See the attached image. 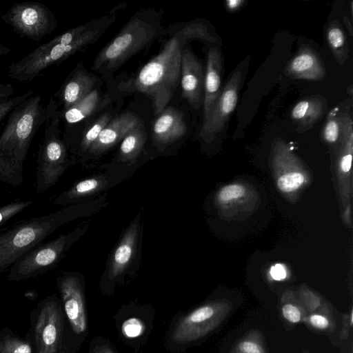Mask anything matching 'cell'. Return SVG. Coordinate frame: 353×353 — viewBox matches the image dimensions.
<instances>
[{
    "instance_id": "obj_40",
    "label": "cell",
    "mask_w": 353,
    "mask_h": 353,
    "mask_svg": "<svg viewBox=\"0 0 353 353\" xmlns=\"http://www.w3.org/2000/svg\"><path fill=\"white\" fill-rule=\"evenodd\" d=\"M93 353H114L108 346L107 345H101L96 347Z\"/></svg>"
},
{
    "instance_id": "obj_27",
    "label": "cell",
    "mask_w": 353,
    "mask_h": 353,
    "mask_svg": "<svg viewBox=\"0 0 353 353\" xmlns=\"http://www.w3.org/2000/svg\"><path fill=\"white\" fill-rule=\"evenodd\" d=\"M33 203L32 201H15L0 206V226L6 224L15 216Z\"/></svg>"
},
{
    "instance_id": "obj_19",
    "label": "cell",
    "mask_w": 353,
    "mask_h": 353,
    "mask_svg": "<svg viewBox=\"0 0 353 353\" xmlns=\"http://www.w3.org/2000/svg\"><path fill=\"white\" fill-rule=\"evenodd\" d=\"M138 236V223H133L125 232L112 256L110 276L114 279L121 274L130 264L136 248Z\"/></svg>"
},
{
    "instance_id": "obj_33",
    "label": "cell",
    "mask_w": 353,
    "mask_h": 353,
    "mask_svg": "<svg viewBox=\"0 0 353 353\" xmlns=\"http://www.w3.org/2000/svg\"><path fill=\"white\" fill-rule=\"evenodd\" d=\"M284 318L288 321L296 323L300 321L301 314L299 308L292 304H285L282 307Z\"/></svg>"
},
{
    "instance_id": "obj_16",
    "label": "cell",
    "mask_w": 353,
    "mask_h": 353,
    "mask_svg": "<svg viewBox=\"0 0 353 353\" xmlns=\"http://www.w3.org/2000/svg\"><path fill=\"white\" fill-rule=\"evenodd\" d=\"M95 82L94 76L83 70L81 67H77L68 77L57 94L63 104V112L90 94L94 90Z\"/></svg>"
},
{
    "instance_id": "obj_21",
    "label": "cell",
    "mask_w": 353,
    "mask_h": 353,
    "mask_svg": "<svg viewBox=\"0 0 353 353\" xmlns=\"http://www.w3.org/2000/svg\"><path fill=\"white\" fill-rule=\"evenodd\" d=\"M105 185V181L99 177L86 179L78 182L68 190L61 193L54 200L55 205H67L86 196Z\"/></svg>"
},
{
    "instance_id": "obj_14",
    "label": "cell",
    "mask_w": 353,
    "mask_h": 353,
    "mask_svg": "<svg viewBox=\"0 0 353 353\" xmlns=\"http://www.w3.org/2000/svg\"><path fill=\"white\" fill-rule=\"evenodd\" d=\"M141 118L129 111L112 119L100 133L89 150L93 154H100L110 149L137 126L143 124Z\"/></svg>"
},
{
    "instance_id": "obj_17",
    "label": "cell",
    "mask_w": 353,
    "mask_h": 353,
    "mask_svg": "<svg viewBox=\"0 0 353 353\" xmlns=\"http://www.w3.org/2000/svg\"><path fill=\"white\" fill-rule=\"evenodd\" d=\"M157 116L152 127L153 137L157 142L170 143L186 133L187 125L183 115L177 109L167 106Z\"/></svg>"
},
{
    "instance_id": "obj_38",
    "label": "cell",
    "mask_w": 353,
    "mask_h": 353,
    "mask_svg": "<svg viewBox=\"0 0 353 353\" xmlns=\"http://www.w3.org/2000/svg\"><path fill=\"white\" fill-rule=\"evenodd\" d=\"M245 3V1L242 0H228L225 1V8L230 12H235L239 10Z\"/></svg>"
},
{
    "instance_id": "obj_1",
    "label": "cell",
    "mask_w": 353,
    "mask_h": 353,
    "mask_svg": "<svg viewBox=\"0 0 353 353\" xmlns=\"http://www.w3.org/2000/svg\"><path fill=\"white\" fill-rule=\"evenodd\" d=\"M192 39L215 42L216 39L200 22H192L176 30L161 52L132 77L121 83L124 92H138L150 98L154 114L167 107L181 80V54Z\"/></svg>"
},
{
    "instance_id": "obj_12",
    "label": "cell",
    "mask_w": 353,
    "mask_h": 353,
    "mask_svg": "<svg viewBox=\"0 0 353 353\" xmlns=\"http://www.w3.org/2000/svg\"><path fill=\"white\" fill-rule=\"evenodd\" d=\"M241 82V72L236 69L221 89L208 121L202 125L203 134L218 133L224 128L236 106Z\"/></svg>"
},
{
    "instance_id": "obj_10",
    "label": "cell",
    "mask_w": 353,
    "mask_h": 353,
    "mask_svg": "<svg viewBox=\"0 0 353 353\" xmlns=\"http://www.w3.org/2000/svg\"><path fill=\"white\" fill-rule=\"evenodd\" d=\"M223 306L209 303L197 307L181 318L176 324L171 338L178 343L195 341L210 332L220 321Z\"/></svg>"
},
{
    "instance_id": "obj_25",
    "label": "cell",
    "mask_w": 353,
    "mask_h": 353,
    "mask_svg": "<svg viewBox=\"0 0 353 353\" xmlns=\"http://www.w3.org/2000/svg\"><path fill=\"white\" fill-rule=\"evenodd\" d=\"M327 40L336 61L342 65L348 54V46L344 31L338 23H332L329 26Z\"/></svg>"
},
{
    "instance_id": "obj_3",
    "label": "cell",
    "mask_w": 353,
    "mask_h": 353,
    "mask_svg": "<svg viewBox=\"0 0 353 353\" xmlns=\"http://www.w3.org/2000/svg\"><path fill=\"white\" fill-rule=\"evenodd\" d=\"M84 25L72 28L40 45L18 61L8 66L10 78L30 83L49 68L57 65L97 39L101 30Z\"/></svg>"
},
{
    "instance_id": "obj_9",
    "label": "cell",
    "mask_w": 353,
    "mask_h": 353,
    "mask_svg": "<svg viewBox=\"0 0 353 353\" xmlns=\"http://www.w3.org/2000/svg\"><path fill=\"white\" fill-rule=\"evenodd\" d=\"M1 19L20 37L34 41L52 33L58 25L51 10L38 1L15 3L1 16Z\"/></svg>"
},
{
    "instance_id": "obj_7",
    "label": "cell",
    "mask_w": 353,
    "mask_h": 353,
    "mask_svg": "<svg viewBox=\"0 0 353 353\" xmlns=\"http://www.w3.org/2000/svg\"><path fill=\"white\" fill-rule=\"evenodd\" d=\"M64 331L63 312L57 294L43 299L30 312L27 336L34 353H60Z\"/></svg>"
},
{
    "instance_id": "obj_39",
    "label": "cell",
    "mask_w": 353,
    "mask_h": 353,
    "mask_svg": "<svg viewBox=\"0 0 353 353\" xmlns=\"http://www.w3.org/2000/svg\"><path fill=\"white\" fill-rule=\"evenodd\" d=\"M352 154H347L343 156L341 161V168L344 172L350 171L352 163Z\"/></svg>"
},
{
    "instance_id": "obj_41",
    "label": "cell",
    "mask_w": 353,
    "mask_h": 353,
    "mask_svg": "<svg viewBox=\"0 0 353 353\" xmlns=\"http://www.w3.org/2000/svg\"><path fill=\"white\" fill-rule=\"evenodd\" d=\"M10 51L11 49L10 48L0 43V59L7 55Z\"/></svg>"
},
{
    "instance_id": "obj_30",
    "label": "cell",
    "mask_w": 353,
    "mask_h": 353,
    "mask_svg": "<svg viewBox=\"0 0 353 353\" xmlns=\"http://www.w3.org/2000/svg\"><path fill=\"white\" fill-rule=\"evenodd\" d=\"M34 94L32 90H28L22 94L10 98L6 101L0 103V122L8 115L14 108Z\"/></svg>"
},
{
    "instance_id": "obj_31",
    "label": "cell",
    "mask_w": 353,
    "mask_h": 353,
    "mask_svg": "<svg viewBox=\"0 0 353 353\" xmlns=\"http://www.w3.org/2000/svg\"><path fill=\"white\" fill-rule=\"evenodd\" d=\"M245 193V188L241 185L232 184L223 188L218 195L221 202H228L241 197Z\"/></svg>"
},
{
    "instance_id": "obj_36",
    "label": "cell",
    "mask_w": 353,
    "mask_h": 353,
    "mask_svg": "<svg viewBox=\"0 0 353 353\" xmlns=\"http://www.w3.org/2000/svg\"><path fill=\"white\" fill-rule=\"evenodd\" d=\"M272 278L276 281H281L287 276L285 267L281 264H276L270 270Z\"/></svg>"
},
{
    "instance_id": "obj_26",
    "label": "cell",
    "mask_w": 353,
    "mask_h": 353,
    "mask_svg": "<svg viewBox=\"0 0 353 353\" xmlns=\"http://www.w3.org/2000/svg\"><path fill=\"white\" fill-rule=\"evenodd\" d=\"M111 119V114L108 112L103 113L85 129L80 143L81 148L83 151H88L90 149V146L97 140L101 131Z\"/></svg>"
},
{
    "instance_id": "obj_15",
    "label": "cell",
    "mask_w": 353,
    "mask_h": 353,
    "mask_svg": "<svg viewBox=\"0 0 353 353\" xmlns=\"http://www.w3.org/2000/svg\"><path fill=\"white\" fill-rule=\"evenodd\" d=\"M222 54L217 48L207 54L203 90V121L208 119L221 91Z\"/></svg>"
},
{
    "instance_id": "obj_11",
    "label": "cell",
    "mask_w": 353,
    "mask_h": 353,
    "mask_svg": "<svg viewBox=\"0 0 353 353\" xmlns=\"http://www.w3.org/2000/svg\"><path fill=\"white\" fill-rule=\"evenodd\" d=\"M63 310L72 331L79 335L87 329L82 288L77 276L66 274L57 279Z\"/></svg>"
},
{
    "instance_id": "obj_24",
    "label": "cell",
    "mask_w": 353,
    "mask_h": 353,
    "mask_svg": "<svg viewBox=\"0 0 353 353\" xmlns=\"http://www.w3.org/2000/svg\"><path fill=\"white\" fill-rule=\"evenodd\" d=\"M323 105L316 99L302 100L292 108L291 117L294 121L309 125L317 121L322 115Z\"/></svg>"
},
{
    "instance_id": "obj_8",
    "label": "cell",
    "mask_w": 353,
    "mask_h": 353,
    "mask_svg": "<svg viewBox=\"0 0 353 353\" xmlns=\"http://www.w3.org/2000/svg\"><path fill=\"white\" fill-rule=\"evenodd\" d=\"M78 234L79 232L76 230L38 245L20 257L10 268L8 281H25L52 270L61 261Z\"/></svg>"
},
{
    "instance_id": "obj_37",
    "label": "cell",
    "mask_w": 353,
    "mask_h": 353,
    "mask_svg": "<svg viewBox=\"0 0 353 353\" xmlns=\"http://www.w3.org/2000/svg\"><path fill=\"white\" fill-rule=\"evenodd\" d=\"M311 324L321 330L325 329L329 325V321L327 318L320 314H313L310 318Z\"/></svg>"
},
{
    "instance_id": "obj_29",
    "label": "cell",
    "mask_w": 353,
    "mask_h": 353,
    "mask_svg": "<svg viewBox=\"0 0 353 353\" xmlns=\"http://www.w3.org/2000/svg\"><path fill=\"white\" fill-rule=\"evenodd\" d=\"M304 176L299 172H291L281 176L277 181L279 188L283 192L298 189L304 182Z\"/></svg>"
},
{
    "instance_id": "obj_34",
    "label": "cell",
    "mask_w": 353,
    "mask_h": 353,
    "mask_svg": "<svg viewBox=\"0 0 353 353\" xmlns=\"http://www.w3.org/2000/svg\"><path fill=\"white\" fill-rule=\"evenodd\" d=\"M242 353H264L263 350L257 343L251 341H243L239 344Z\"/></svg>"
},
{
    "instance_id": "obj_4",
    "label": "cell",
    "mask_w": 353,
    "mask_h": 353,
    "mask_svg": "<svg viewBox=\"0 0 353 353\" xmlns=\"http://www.w3.org/2000/svg\"><path fill=\"white\" fill-rule=\"evenodd\" d=\"M70 212L68 210H63L35 216L0 232V274L42 243L70 219Z\"/></svg>"
},
{
    "instance_id": "obj_18",
    "label": "cell",
    "mask_w": 353,
    "mask_h": 353,
    "mask_svg": "<svg viewBox=\"0 0 353 353\" xmlns=\"http://www.w3.org/2000/svg\"><path fill=\"white\" fill-rule=\"evenodd\" d=\"M292 78L319 81L324 78L325 70L319 57L312 50L305 49L296 54L287 68Z\"/></svg>"
},
{
    "instance_id": "obj_13",
    "label": "cell",
    "mask_w": 353,
    "mask_h": 353,
    "mask_svg": "<svg viewBox=\"0 0 353 353\" xmlns=\"http://www.w3.org/2000/svg\"><path fill=\"white\" fill-rule=\"evenodd\" d=\"M205 69L188 48H184L181 54V85L182 97L194 109L203 105Z\"/></svg>"
},
{
    "instance_id": "obj_6",
    "label": "cell",
    "mask_w": 353,
    "mask_h": 353,
    "mask_svg": "<svg viewBox=\"0 0 353 353\" xmlns=\"http://www.w3.org/2000/svg\"><path fill=\"white\" fill-rule=\"evenodd\" d=\"M47 107L48 117L38 151L36 171V190L40 194L46 192L57 182L70 163L66 145L59 137V112L52 99Z\"/></svg>"
},
{
    "instance_id": "obj_5",
    "label": "cell",
    "mask_w": 353,
    "mask_h": 353,
    "mask_svg": "<svg viewBox=\"0 0 353 353\" xmlns=\"http://www.w3.org/2000/svg\"><path fill=\"white\" fill-rule=\"evenodd\" d=\"M158 35L157 26L145 17L134 16L96 57L92 69L110 70L151 44Z\"/></svg>"
},
{
    "instance_id": "obj_2",
    "label": "cell",
    "mask_w": 353,
    "mask_h": 353,
    "mask_svg": "<svg viewBox=\"0 0 353 353\" xmlns=\"http://www.w3.org/2000/svg\"><path fill=\"white\" fill-rule=\"evenodd\" d=\"M48 117V108L39 94L28 98L8 114L0 135V181L14 187L22 184L30 144Z\"/></svg>"
},
{
    "instance_id": "obj_35",
    "label": "cell",
    "mask_w": 353,
    "mask_h": 353,
    "mask_svg": "<svg viewBox=\"0 0 353 353\" xmlns=\"http://www.w3.org/2000/svg\"><path fill=\"white\" fill-rule=\"evenodd\" d=\"M14 90L11 83H0V103H2L14 94Z\"/></svg>"
},
{
    "instance_id": "obj_23",
    "label": "cell",
    "mask_w": 353,
    "mask_h": 353,
    "mask_svg": "<svg viewBox=\"0 0 353 353\" xmlns=\"http://www.w3.org/2000/svg\"><path fill=\"white\" fill-rule=\"evenodd\" d=\"M0 353H34V348L28 336H20L4 327L0 330Z\"/></svg>"
},
{
    "instance_id": "obj_32",
    "label": "cell",
    "mask_w": 353,
    "mask_h": 353,
    "mask_svg": "<svg viewBox=\"0 0 353 353\" xmlns=\"http://www.w3.org/2000/svg\"><path fill=\"white\" fill-rule=\"evenodd\" d=\"M143 330V323L137 318L126 320L122 325L123 334L128 338L137 337L142 334Z\"/></svg>"
},
{
    "instance_id": "obj_22",
    "label": "cell",
    "mask_w": 353,
    "mask_h": 353,
    "mask_svg": "<svg viewBox=\"0 0 353 353\" xmlns=\"http://www.w3.org/2000/svg\"><path fill=\"white\" fill-rule=\"evenodd\" d=\"M146 139L143 123L130 131L121 141L119 159L129 161L135 159L141 152Z\"/></svg>"
},
{
    "instance_id": "obj_20",
    "label": "cell",
    "mask_w": 353,
    "mask_h": 353,
    "mask_svg": "<svg viewBox=\"0 0 353 353\" xmlns=\"http://www.w3.org/2000/svg\"><path fill=\"white\" fill-rule=\"evenodd\" d=\"M108 99L101 98L97 89H94L77 104L63 112L65 121L70 124L82 121L106 105Z\"/></svg>"
},
{
    "instance_id": "obj_28",
    "label": "cell",
    "mask_w": 353,
    "mask_h": 353,
    "mask_svg": "<svg viewBox=\"0 0 353 353\" xmlns=\"http://www.w3.org/2000/svg\"><path fill=\"white\" fill-rule=\"evenodd\" d=\"M343 124L336 114L330 113L323 130L324 139L328 143L336 142L339 137L341 130L343 129Z\"/></svg>"
}]
</instances>
